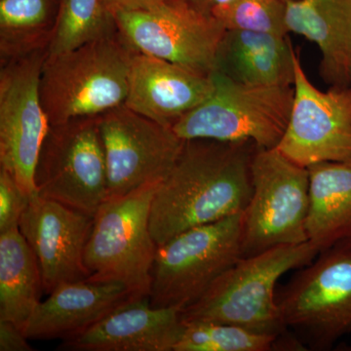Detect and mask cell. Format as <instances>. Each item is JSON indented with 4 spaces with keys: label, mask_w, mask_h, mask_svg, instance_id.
Returning a JSON list of instances; mask_svg holds the SVG:
<instances>
[{
    "label": "cell",
    "mask_w": 351,
    "mask_h": 351,
    "mask_svg": "<svg viewBox=\"0 0 351 351\" xmlns=\"http://www.w3.org/2000/svg\"><path fill=\"white\" fill-rule=\"evenodd\" d=\"M252 142L184 141L152 201L149 228L157 246L189 228L242 213L252 195Z\"/></svg>",
    "instance_id": "1"
},
{
    "label": "cell",
    "mask_w": 351,
    "mask_h": 351,
    "mask_svg": "<svg viewBox=\"0 0 351 351\" xmlns=\"http://www.w3.org/2000/svg\"><path fill=\"white\" fill-rule=\"evenodd\" d=\"M318 253L319 250L307 241L274 247L242 258L221 274L197 302L182 309V321L184 324L237 325L295 341L281 320L277 284L286 272L308 265Z\"/></svg>",
    "instance_id": "2"
},
{
    "label": "cell",
    "mask_w": 351,
    "mask_h": 351,
    "mask_svg": "<svg viewBox=\"0 0 351 351\" xmlns=\"http://www.w3.org/2000/svg\"><path fill=\"white\" fill-rule=\"evenodd\" d=\"M135 53L117 29L75 49L46 56L40 97L50 125L99 117L124 105Z\"/></svg>",
    "instance_id": "3"
},
{
    "label": "cell",
    "mask_w": 351,
    "mask_h": 351,
    "mask_svg": "<svg viewBox=\"0 0 351 351\" xmlns=\"http://www.w3.org/2000/svg\"><path fill=\"white\" fill-rule=\"evenodd\" d=\"M285 329L304 350H330L351 332V239L320 251L277 288Z\"/></svg>",
    "instance_id": "4"
},
{
    "label": "cell",
    "mask_w": 351,
    "mask_h": 351,
    "mask_svg": "<svg viewBox=\"0 0 351 351\" xmlns=\"http://www.w3.org/2000/svg\"><path fill=\"white\" fill-rule=\"evenodd\" d=\"M161 181L108 197L94 216L84 253L88 280L119 282L136 299L149 298L157 245L149 219Z\"/></svg>",
    "instance_id": "5"
},
{
    "label": "cell",
    "mask_w": 351,
    "mask_h": 351,
    "mask_svg": "<svg viewBox=\"0 0 351 351\" xmlns=\"http://www.w3.org/2000/svg\"><path fill=\"white\" fill-rule=\"evenodd\" d=\"M214 91L171 127L182 140L252 142L276 149L287 128L294 87L234 82L214 71Z\"/></svg>",
    "instance_id": "6"
},
{
    "label": "cell",
    "mask_w": 351,
    "mask_h": 351,
    "mask_svg": "<svg viewBox=\"0 0 351 351\" xmlns=\"http://www.w3.org/2000/svg\"><path fill=\"white\" fill-rule=\"evenodd\" d=\"M243 212L189 228L157 247L149 302L154 307L186 308L243 258Z\"/></svg>",
    "instance_id": "7"
},
{
    "label": "cell",
    "mask_w": 351,
    "mask_h": 351,
    "mask_svg": "<svg viewBox=\"0 0 351 351\" xmlns=\"http://www.w3.org/2000/svg\"><path fill=\"white\" fill-rule=\"evenodd\" d=\"M251 173L252 195L243 211V258L308 241V169L277 149L258 147Z\"/></svg>",
    "instance_id": "8"
},
{
    "label": "cell",
    "mask_w": 351,
    "mask_h": 351,
    "mask_svg": "<svg viewBox=\"0 0 351 351\" xmlns=\"http://www.w3.org/2000/svg\"><path fill=\"white\" fill-rule=\"evenodd\" d=\"M38 195L94 217L108 197L99 117L50 125L36 172Z\"/></svg>",
    "instance_id": "9"
},
{
    "label": "cell",
    "mask_w": 351,
    "mask_h": 351,
    "mask_svg": "<svg viewBox=\"0 0 351 351\" xmlns=\"http://www.w3.org/2000/svg\"><path fill=\"white\" fill-rule=\"evenodd\" d=\"M47 50L0 64V168L36 197L39 154L50 123L40 97Z\"/></svg>",
    "instance_id": "10"
},
{
    "label": "cell",
    "mask_w": 351,
    "mask_h": 351,
    "mask_svg": "<svg viewBox=\"0 0 351 351\" xmlns=\"http://www.w3.org/2000/svg\"><path fill=\"white\" fill-rule=\"evenodd\" d=\"M117 29L141 54L212 75L226 29L213 15L164 0L149 10L113 15Z\"/></svg>",
    "instance_id": "11"
},
{
    "label": "cell",
    "mask_w": 351,
    "mask_h": 351,
    "mask_svg": "<svg viewBox=\"0 0 351 351\" xmlns=\"http://www.w3.org/2000/svg\"><path fill=\"white\" fill-rule=\"evenodd\" d=\"M99 128L107 161L108 197L162 181L184 143L171 127L125 105L99 115Z\"/></svg>",
    "instance_id": "12"
},
{
    "label": "cell",
    "mask_w": 351,
    "mask_h": 351,
    "mask_svg": "<svg viewBox=\"0 0 351 351\" xmlns=\"http://www.w3.org/2000/svg\"><path fill=\"white\" fill-rule=\"evenodd\" d=\"M294 101L287 128L276 147L293 162H351V86L321 91L295 58Z\"/></svg>",
    "instance_id": "13"
},
{
    "label": "cell",
    "mask_w": 351,
    "mask_h": 351,
    "mask_svg": "<svg viewBox=\"0 0 351 351\" xmlns=\"http://www.w3.org/2000/svg\"><path fill=\"white\" fill-rule=\"evenodd\" d=\"M93 223L94 217L59 201L40 195L29 201L19 230L38 260L46 295L89 278L84 253Z\"/></svg>",
    "instance_id": "14"
},
{
    "label": "cell",
    "mask_w": 351,
    "mask_h": 351,
    "mask_svg": "<svg viewBox=\"0 0 351 351\" xmlns=\"http://www.w3.org/2000/svg\"><path fill=\"white\" fill-rule=\"evenodd\" d=\"M214 88L212 75L136 52L132 58L124 105L172 127L206 101Z\"/></svg>",
    "instance_id": "15"
},
{
    "label": "cell",
    "mask_w": 351,
    "mask_h": 351,
    "mask_svg": "<svg viewBox=\"0 0 351 351\" xmlns=\"http://www.w3.org/2000/svg\"><path fill=\"white\" fill-rule=\"evenodd\" d=\"M184 329L181 309L154 307L149 298L135 300L82 334L62 341L71 351H174Z\"/></svg>",
    "instance_id": "16"
},
{
    "label": "cell",
    "mask_w": 351,
    "mask_h": 351,
    "mask_svg": "<svg viewBox=\"0 0 351 351\" xmlns=\"http://www.w3.org/2000/svg\"><path fill=\"white\" fill-rule=\"evenodd\" d=\"M39 302L24 332L29 339L62 341L82 334L135 297L123 284L82 280L64 284Z\"/></svg>",
    "instance_id": "17"
},
{
    "label": "cell",
    "mask_w": 351,
    "mask_h": 351,
    "mask_svg": "<svg viewBox=\"0 0 351 351\" xmlns=\"http://www.w3.org/2000/svg\"><path fill=\"white\" fill-rule=\"evenodd\" d=\"M289 34L319 48L320 75L331 86H350L351 0H286Z\"/></svg>",
    "instance_id": "18"
},
{
    "label": "cell",
    "mask_w": 351,
    "mask_h": 351,
    "mask_svg": "<svg viewBox=\"0 0 351 351\" xmlns=\"http://www.w3.org/2000/svg\"><path fill=\"white\" fill-rule=\"evenodd\" d=\"M298 53L289 36L226 31L215 71L234 82L265 86H293Z\"/></svg>",
    "instance_id": "19"
},
{
    "label": "cell",
    "mask_w": 351,
    "mask_h": 351,
    "mask_svg": "<svg viewBox=\"0 0 351 351\" xmlns=\"http://www.w3.org/2000/svg\"><path fill=\"white\" fill-rule=\"evenodd\" d=\"M307 169V239L320 252L351 239V162H320Z\"/></svg>",
    "instance_id": "20"
},
{
    "label": "cell",
    "mask_w": 351,
    "mask_h": 351,
    "mask_svg": "<svg viewBox=\"0 0 351 351\" xmlns=\"http://www.w3.org/2000/svg\"><path fill=\"white\" fill-rule=\"evenodd\" d=\"M43 292L40 267L19 228L0 233V320L24 330Z\"/></svg>",
    "instance_id": "21"
},
{
    "label": "cell",
    "mask_w": 351,
    "mask_h": 351,
    "mask_svg": "<svg viewBox=\"0 0 351 351\" xmlns=\"http://www.w3.org/2000/svg\"><path fill=\"white\" fill-rule=\"evenodd\" d=\"M59 0H0V64L47 50Z\"/></svg>",
    "instance_id": "22"
},
{
    "label": "cell",
    "mask_w": 351,
    "mask_h": 351,
    "mask_svg": "<svg viewBox=\"0 0 351 351\" xmlns=\"http://www.w3.org/2000/svg\"><path fill=\"white\" fill-rule=\"evenodd\" d=\"M302 350L295 339L223 323L184 324L174 351Z\"/></svg>",
    "instance_id": "23"
},
{
    "label": "cell",
    "mask_w": 351,
    "mask_h": 351,
    "mask_svg": "<svg viewBox=\"0 0 351 351\" xmlns=\"http://www.w3.org/2000/svg\"><path fill=\"white\" fill-rule=\"evenodd\" d=\"M101 0H59L56 27L46 56L52 57L117 32Z\"/></svg>",
    "instance_id": "24"
},
{
    "label": "cell",
    "mask_w": 351,
    "mask_h": 351,
    "mask_svg": "<svg viewBox=\"0 0 351 351\" xmlns=\"http://www.w3.org/2000/svg\"><path fill=\"white\" fill-rule=\"evenodd\" d=\"M286 0H230L213 16L226 29L289 36Z\"/></svg>",
    "instance_id": "25"
},
{
    "label": "cell",
    "mask_w": 351,
    "mask_h": 351,
    "mask_svg": "<svg viewBox=\"0 0 351 351\" xmlns=\"http://www.w3.org/2000/svg\"><path fill=\"white\" fill-rule=\"evenodd\" d=\"M29 201L12 176L0 168V233L19 228Z\"/></svg>",
    "instance_id": "26"
},
{
    "label": "cell",
    "mask_w": 351,
    "mask_h": 351,
    "mask_svg": "<svg viewBox=\"0 0 351 351\" xmlns=\"http://www.w3.org/2000/svg\"><path fill=\"white\" fill-rule=\"evenodd\" d=\"M24 330L11 321L0 320V351H32Z\"/></svg>",
    "instance_id": "27"
},
{
    "label": "cell",
    "mask_w": 351,
    "mask_h": 351,
    "mask_svg": "<svg viewBox=\"0 0 351 351\" xmlns=\"http://www.w3.org/2000/svg\"><path fill=\"white\" fill-rule=\"evenodd\" d=\"M106 9L114 15L124 11L149 10L160 5L164 0H101Z\"/></svg>",
    "instance_id": "28"
},
{
    "label": "cell",
    "mask_w": 351,
    "mask_h": 351,
    "mask_svg": "<svg viewBox=\"0 0 351 351\" xmlns=\"http://www.w3.org/2000/svg\"><path fill=\"white\" fill-rule=\"evenodd\" d=\"M169 1L178 2L200 13L213 15L216 9L225 5L230 0H169Z\"/></svg>",
    "instance_id": "29"
},
{
    "label": "cell",
    "mask_w": 351,
    "mask_h": 351,
    "mask_svg": "<svg viewBox=\"0 0 351 351\" xmlns=\"http://www.w3.org/2000/svg\"><path fill=\"white\" fill-rule=\"evenodd\" d=\"M350 86H351V82H350Z\"/></svg>",
    "instance_id": "30"
}]
</instances>
